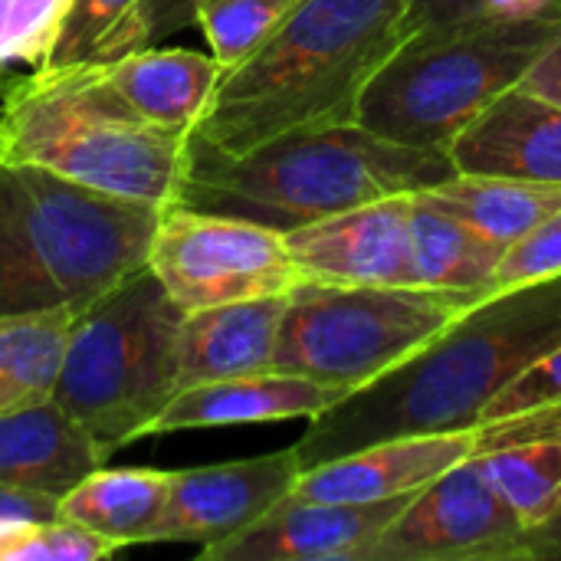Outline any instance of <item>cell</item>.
<instances>
[{"mask_svg": "<svg viewBox=\"0 0 561 561\" xmlns=\"http://www.w3.org/2000/svg\"><path fill=\"white\" fill-rule=\"evenodd\" d=\"M561 345V276L490 296L460 312L417 355L345 394L293 444L299 470L352 450L477 427L486 404Z\"/></svg>", "mask_w": 561, "mask_h": 561, "instance_id": "obj_1", "label": "cell"}, {"mask_svg": "<svg viewBox=\"0 0 561 561\" xmlns=\"http://www.w3.org/2000/svg\"><path fill=\"white\" fill-rule=\"evenodd\" d=\"M414 0H299L220 85L194 138L240 154L270 138L355 122L358 99L404 39Z\"/></svg>", "mask_w": 561, "mask_h": 561, "instance_id": "obj_2", "label": "cell"}, {"mask_svg": "<svg viewBox=\"0 0 561 561\" xmlns=\"http://www.w3.org/2000/svg\"><path fill=\"white\" fill-rule=\"evenodd\" d=\"M457 168L440 148H414L342 122L270 138L230 154L191 135L178 204L293 230L381 197L417 194Z\"/></svg>", "mask_w": 561, "mask_h": 561, "instance_id": "obj_3", "label": "cell"}, {"mask_svg": "<svg viewBox=\"0 0 561 561\" xmlns=\"http://www.w3.org/2000/svg\"><path fill=\"white\" fill-rule=\"evenodd\" d=\"M161 207L0 161V312L85 309L148 266Z\"/></svg>", "mask_w": 561, "mask_h": 561, "instance_id": "obj_4", "label": "cell"}, {"mask_svg": "<svg viewBox=\"0 0 561 561\" xmlns=\"http://www.w3.org/2000/svg\"><path fill=\"white\" fill-rule=\"evenodd\" d=\"M191 135L135 118L95 66L20 76L0 95V161L33 164L82 187L151 204H178Z\"/></svg>", "mask_w": 561, "mask_h": 561, "instance_id": "obj_5", "label": "cell"}, {"mask_svg": "<svg viewBox=\"0 0 561 561\" xmlns=\"http://www.w3.org/2000/svg\"><path fill=\"white\" fill-rule=\"evenodd\" d=\"M561 33V16L460 20L408 33L365 85L355 122L414 148L447 145Z\"/></svg>", "mask_w": 561, "mask_h": 561, "instance_id": "obj_6", "label": "cell"}, {"mask_svg": "<svg viewBox=\"0 0 561 561\" xmlns=\"http://www.w3.org/2000/svg\"><path fill=\"white\" fill-rule=\"evenodd\" d=\"M181 322L184 309L148 266L76 316L53 401L108 457L148 437L178 394Z\"/></svg>", "mask_w": 561, "mask_h": 561, "instance_id": "obj_7", "label": "cell"}, {"mask_svg": "<svg viewBox=\"0 0 561 561\" xmlns=\"http://www.w3.org/2000/svg\"><path fill=\"white\" fill-rule=\"evenodd\" d=\"M470 306V293L302 279L286 299L270 371L352 394L417 355Z\"/></svg>", "mask_w": 561, "mask_h": 561, "instance_id": "obj_8", "label": "cell"}, {"mask_svg": "<svg viewBox=\"0 0 561 561\" xmlns=\"http://www.w3.org/2000/svg\"><path fill=\"white\" fill-rule=\"evenodd\" d=\"M148 270L184 312L286 296L302 283L283 230L184 204L161 207Z\"/></svg>", "mask_w": 561, "mask_h": 561, "instance_id": "obj_9", "label": "cell"}, {"mask_svg": "<svg viewBox=\"0 0 561 561\" xmlns=\"http://www.w3.org/2000/svg\"><path fill=\"white\" fill-rule=\"evenodd\" d=\"M526 526L477 454L417 490L368 561H519Z\"/></svg>", "mask_w": 561, "mask_h": 561, "instance_id": "obj_10", "label": "cell"}, {"mask_svg": "<svg viewBox=\"0 0 561 561\" xmlns=\"http://www.w3.org/2000/svg\"><path fill=\"white\" fill-rule=\"evenodd\" d=\"M299 473L302 470L293 447L250 460L174 470L168 477V500L148 546L187 542L207 549L224 542L286 500Z\"/></svg>", "mask_w": 561, "mask_h": 561, "instance_id": "obj_11", "label": "cell"}, {"mask_svg": "<svg viewBox=\"0 0 561 561\" xmlns=\"http://www.w3.org/2000/svg\"><path fill=\"white\" fill-rule=\"evenodd\" d=\"M411 197H381L286 230L293 266L329 286H414Z\"/></svg>", "mask_w": 561, "mask_h": 561, "instance_id": "obj_12", "label": "cell"}, {"mask_svg": "<svg viewBox=\"0 0 561 561\" xmlns=\"http://www.w3.org/2000/svg\"><path fill=\"white\" fill-rule=\"evenodd\" d=\"M411 496L319 503L289 493L243 533L201 549V561H368V552Z\"/></svg>", "mask_w": 561, "mask_h": 561, "instance_id": "obj_13", "label": "cell"}, {"mask_svg": "<svg viewBox=\"0 0 561 561\" xmlns=\"http://www.w3.org/2000/svg\"><path fill=\"white\" fill-rule=\"evenodd\" d=\"M477 450V427L391 437L312 470H302L293 496L319 503H385L434 483Z\"/></svg>", "mask_w": 561, "mask_h": 561, "instance_id": "obj_14", "label": "cell"}, {"mask_svg": "<svg viewBox=\"0 0 561 561\" xmlns=\"http://www.w3.org/2000/svg\"><path fill=\"white\" fill-rule=\"evenodd\" d=\"M460 174L561 184V105L510 85L450 145Z\"/></svg>", "mask_w": 561, "mask_h": 561, "instance_id": "obj_15", "label": "cell"}, {"mask_svg": "<svg viewBox=\"0 0 561 561\" xmlns=\"http://www.w3.org/2000/svg\"><path fill=\"white\" fill-rule=\"evenodd\" d=\"M108 454L53 398L0 414V486L59 500Z\"/></svg>", "mask_w": 561, "mask_h": 561, "instance_id": "obj_16", "label": "cell"}, {"mask_svg": "<svg viewBox=\"0 0 561 561\" xmlns=\"http://www.w3.org/2000/svg\"><path fill=\"white\" fill-rule=\"evenodd\" d=\"M473 454L523 526L542 523L561 503V401L477 424Z\"/></svg>", "mask_w": 561, "mask_h": 561, "instance_id": "obj_17", "label": "cell"}, {"mask_svg": "<svg viewBox=\"0 0 561 561\" xmlns=\"http://www.w3.org/2000/svg\"><path fill=\"white\" fill-rule=\"evenodd\" d=\"M342 398H345L342 388H329L299 375H283V371L240 375V378L207 381L178 391L171 404L161 411V417L154 421L151 434L270 424V421H296V417L312 421Z\"/></svg>", "mask_w": 561, "mask_h": 561, "instance_id": "obj_18", "label": "cell"}, {"mask_svg": "<svg viewBox=\"0 0 561 561\" xmlns=\"http://www.w3.org/2000/svg\"><path fill=\"white\" fill-rule=\"evenodd\" d=\"M95 69L135 118L181 135H191L204 118L224 76L214 56L178 46L164 49L158 43L131 49Z\"/></svg>", "mask_w": 561, "mask_h": 561, "instance_id": "obj_19", "label": "cell"}, {"mask_svg": "<svg viewBox=\"0 0 561 561\" xmlns=\"http://www.w3.org/2000/svg\"><path fill=\"white\" fill-rule=\"evenodd\" d=\"M286 299L289 293L184 312L178 342V391L270 371Z\"/></svg>", "mask_w": 561, "mask_h": 561, "instance_id": "obj_20", "label": "cell"}, {"mask_svg": "<svg viewBox=\"0 0 561 561\" xmlns=\"http://www.w3.org/2000/svg\"><path fill=\"white\" fill-rule=\"evenodd\" d=\"M506 247L480 233L463 217L440 207L427 191L411 197V260L414 286L470 293V302L493 279Z\"/></svg>", "mask_w": 561, "mask_h": 561, "instance_id": "obj_21", "label": "cell"}, {"mask_svg": "<svg viewBox=\"0 0 561 561\" xmlns=\"http://www.w3.org/2000/svg\"><path fill=\"white\" fill-rule=\"evenodd\" d=\"M164 470L99 467L59 496V516L108 539L112 546H148L168 500Z\"/></svg>", "mask_w": 561, "mask_h": 561, "instance_id": "obj_22", "label": "cell"}, {"mask_svg": "<svg viewBox=\"0 0 561 561\" xmlns=\"http://www.w3.org/2000/svg\"><path fill=\"white\" fill-rule=\"evenodd\" d=\"M427 194L500 247H513L561 207V184L496 174H454Z\"/></svg>", "mask_w": 561, "mask_h": 561, "instance_id": "obj_23", "label": "cell"}, {"mask_svg": "<svg viewBox=\"0 0 561 561\" xmlns=\"http://www.w3.org/2000/svg\"><path fill=\"white\" fill-rule=\"evenodd\" d=\"M79 309L0 312V414L53 398Z\"/></svg>", "mask_w": 561, "mask_h": 561, "instance_id": "obj_24", "label": "cell"}, {"mask_svg": "<svg viewBox=\"0 0 561 561\" xmlns=\"http://www.w3.org/2000/svg\"><path fill=\"white\" fill-rule=\"evenodd\" d=\"M141 3L145 0H72L56 46L39 69L66 72L105 66L131 49L148 46Z\"/></svg>", "mask_w": 561, "mask_h": 561, "instance_id": "obj_25", "label": "cell"}, {"mask_svg": "<svg viewBox=\"0 0 561 561\" xmlns=\"http://www.w3.org/2000/svg\"><path fill=\"white\" fill-rule=\"evenodd\" d=\"M299 0H197L194 23L204 30L220 69L240 66L289 16Z\"/></svg>", "mask_w": 561, "mask_h": 561, "instance_id": "obj_26", "label": "cell"}, {"mask_svg": "<svg viewBox=\"0 0 561 561\" xmlns=\"http://www.w3.org/2000/svg\"><path fill=\"white\" fill-rule=\"evenodd\" d=\"M115 552L122 549L62 516L0 523V561H102Z\"/></svg>", "mask_w": 561, "mask_h": 561, "instance_id": "obj_27", "label": "cell"}, {"mask_svg": "<svg viewBox=\"0 0 561 561\" xmlns=\"http://www.w3.org/2000/svg\"><path fill=\"white\" fill-rule=\"evenodd\" d=\"M69 7L72 0H0V62L39 69L56 46Z\"/></svg>", "mask_w": 561, "mask_h": 561, "instance_id": "obj_28", "label": "cell"}, {"mask_svg": "<svg viewBox=\"0 0 561 561\" xmlns=\"http://www.w3.org/2000/svg\"><path fill=\"white\" fill-rule=\"evenodd\" d=\"M556 276H561V207L552 217H546L536 230H529L523 240L506 247L493 279L477 296V302L510 293V289H519V286H529V283L556 279Z\"/></svg>", "mask_w": 561, "mask_h": 561, "instance_id": "obj_29", "label": "cell"}, {"mask_svg": "<svg viewBox=\"0 0 561 561\" xmlns=\"http://www.w3.org/2000/svg\"><path fill=\"white\" fill-rule=\"evenodd\" d=\"M561 16V0H414L404 20V36L424 26L460 20H539Z\"/></svg>", "mask_w": 561, "mask_h": 561, "instance_id": "obj_30", "label": "cell"}, {"mask_svg": "<svg viewBox=\"0 0 561 561\" xmlns=\"http://www.w3.org/2000/svg\"><path fill=\"white\" fill-rule=\"evenodd\" d=\"M561 401V345L552 352H546L536 365H529L513 385H506L483 411V421H496V417H510L529 408H542V404H559Z\"/></svg>", "mask_w": 561, "mask_h": 561, "instance_id": "obj_31", "label": "cell"}, {"mask_svg": "<svg viewBox=\"0 0 561 561\" xmlns=\"http://www.w3.org/2000/svg\"><path fill=\"white\" fill-rule=\"evenodd\" d=\"M194 13H197V0H145L141 23H145L148 46L158 43L161 36H171V33L191 26Z\"/></svg>", "mask_w": 561, "mask_h": 561, "instance_id": "obj_32", "label": "cell"}, {"mask_svg": "<svg viewBox=\"0 0 561 561\" xmlns=\"http://www.w3.org/2000/svg\"><path fill=\"white\" fill-rule=\"evenodd\" d=\"M519 561H561V503L519 539Z\"/></svg>", "mask_w": 561, "mask_h": 561, "instance_id": "obj_33", "label": "cell"}, {"mask_svg": "<svg viewBox=\"0 0 561 561\" xmlns=\"http://www.w3.org/2000/svg\"><path fill=\"white\" fill-rule=\"evenodd\" d=\"M519 85L561 105V33L549 43V49L526 69Z\"/></svg>", "mask_w": 561, "mask_h": 561, "instance_id": "obj_34", "label": "cell"}, {"mask_svg": "<svg viewBox=\"0 0 561 561\" xmlns=\"http://www.w3.org/2000/svg\"><path fill=\"white\" fill-rule=\"evenodd\" d=\"M56 516H59V500L0 486V523L3 519H56Z\"/></svg>", "mask_w": 561, "mask_h": 561, "instance_id": "obj_35", "label": "cell"}, {"mask_svg": "<svg viewBox=\"0 0 561 561\" xmlns=\"http://www.w3.org/2000/svg\"><path fill=\"white\" fill-rule=\"evenodd\" d=\"M16 79H20V72H16L13 66H3V62H0V95H3Z\"/></svg>", "mask_w": 561, "mask_h": 561, "instance_id": "obj_36", "label": "cell"}]
</instances>
